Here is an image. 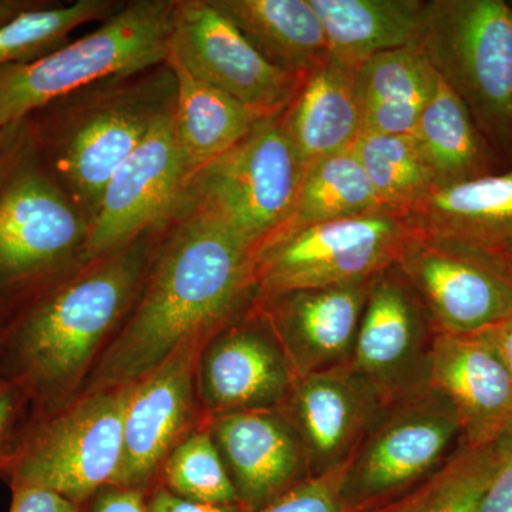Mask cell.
Instances as JSON below:
<instances>
[{
    "instance_id": "8992f818",
    "label": "cell",
    "mask_w": 512,
    "mask_h": 512,
    "mask_svg": "<svg viewBox=\"0 0 512 512\" xmlns=\"http://www.w3.org/2000/svg\"><path fill=\"white\" fill-rule=\"evenodd\" d=\"M303 173L282 113L266 117L237 146L192 175L181 210L207 212L259 252L288 221Z\"/></svg>"
},
{
    "instance_id": "4dcf8cb0",
    "label": "cell",
    "mask_w": 512,
    "mask_h": 512,
    "mask_svg": "<svg viewBox=\"0 0 512 512\" xmlns=\"http://www.w3.org/2000/svg\"><path fill=\"white\" fill-rule=\"evenodd\" d=\"M111 0H77L56 8L28 9L0 28V67L25 63L59 49L74 29L113 15Z\"/></svg>"
},
{
    "instance_id": "74e56055",
    "label": "cell",
    "mask_w": 512,
    "mask_h": 512,
    "mask_svg": "<svg viewBox=\"0 0 512 512\" xmlns=\"http://www.w3.org/2000/svg\"><path fill=\"white\" fill-rule=\"evenodd\" d=\"M483 333L497 349L512 377V315Z\"/></svg>"
},
{
    "instance_id": "836d02e7",
    "label": "cell",
    "mask_w": 512,
    "mask_h": 512,
    "mask_svg": "<svg viewBox=\"0 0 512 512\" xmlns=\"http://www.w3.org/2000/svg\"><path fill=\"white\" fill-rule=\"evenodd\" d=\"M493 446L494 473L480 512H512V421Z\"/></svg>"
},
{
    "instance_id": "4fadbf2b",
    "label": "cell",
    "mask_w": 512,
    "mask_h": 512,
    "mask_svg": "<svg viewBox=\"0 0 512 512\" xmlns=\"http://www.w3.org/2000/svg\"><path fill=\"white\" fill-rule=\"evenodd\" d=\"M436 333L477 335L512 315V281L503 266L414 237L397 262Z\"/></svg>"
},
{
    "instance_id": "603a6c76",
    "label": "cell",
    "mask_w": 512,
    "mask_h": 512,
    "mask_svg": "<svg viewBox=\"0 0 512 512\" xmlns=\"http://www.w3.org/2000/svg\"><path fill=\"white\" fill-rule=\"evenodd\" d=\"M245 39L278 69L305 77L330 57L311 0H211Z\"/></svg>"
},
{
    "instance_id": "9c48e42d",
    "label": "cell",
    "mask_w": 512,
    "mask_h": 512,
    "mask_svg": "<svg viewBox=\"0 0 512 512\" xmlns=\"http://www.w3.org/2000/svg\"><path fill=\"white\" fill-rule=\"evenodd\" d=\"M457 440L460 420L439 390L427 386L393 404L350 460L343 485L349 512L426 480Z\"/></svg>"
},
{
    "instance_id": "d4e9b609",
    "label": "cell",
    "mask_w": 512,
    "mask_h": 512,
    "mask_svg": "<svg viewBox=\"0 0 512 512\" xmlns=\"http://www.w3.org/2000/svg\"><path fill=\"white\" fill-rule=\"evenodd\" d=\"M412 137L437 187L468 183L507 170L476 121L439 77Z\"/></svg>"
},
{
    "instance_id": "e0dca14e",
    "label": "cell",
    "mask_w": 512,
    "mask_h": 512,
    "mask_svg": "<svg viewBox=\"0 0 512 512\" xmlns=\"http://www.w3.org/2000/svg\"><path fill=\"white\" fill-rule=\"evenodd\" d=\"M414 237L503 266L512 256V165L448 187H437L403 212Z\"/></svg>"
},
{
    "instance_id": "ba28073f",
    "label": "cell",
    "mask_w": 512,
    "mask_h": 512,
    "mask_svg": "<svg viewBox=\"0 0 512 512\" xmlns=\"http://www.w3.org/2000/svg\"><path fill=\"white\" fill-rule=\"evenodd\" d=\"M133 384L101 389L50 421L13 467V485L52 491L76 504L116 484Z\"/></svg>"
},
{
    "instance_id": "5bb4252c",
    "label": "cell",
    "mask_w": 512,
    "mask_h": 512,
    "mask_svg": "<svg viewBox=\"0 0 512 512\" xmlns=\"http://www.w3.org/2000/svg\"><path fill=\"white\" fill-rule=\"evenodd\" d=\"M289 394L311 477L348 463L393 406L350 362L296 377Z\"/></svg>"
},
{
    "instance_id": "52a82bcc",
    "label": "cell",
    "mask_w": 512,
    "mask_h": 512,
    "mask_svg": "<svg viewBox=\"0 0 512 512\" xmlns=\"http://www.w3.org/2000/svg\"><path fill=\"white\" fill-rule=\"evenodd\" d=\"M410 237L403 215L389 211L299 229L256 255L258 296L372 281L397 265Z\"/></svg>"
},
{
    "instance_id": "d6986e66",
    "label": "cell",
    "mask_w": 512,
    "mask_h": 512,
    "mask_svg": "<svg viewBox=\"0 0 512 512\" xmlns=\"http://www.w3.org/2000/svg\"><path fill=\"white\" fill-rule=\"evenodd\" d=\"M212 433L237 490L238 504L248 510H261L309 478L295 427L272 409L217 414Z\"/></svg>"
},
{
    "instance_id": "4316f807",
    "label": "cell",
    "mask_w": 512,
    "mask_h": 512,
    "mask_svg": "<svg viewBox=\"0 0 512 512\" xmlns=\"http://www.w3.org/2000/svg\"><path fill=\"white\" fill-rule=\"evenodd\" d=\"M330 55L357 67L380 53L419 46L424 0H311Z\"/></svg>"
},
{
    "instance_id": "ffe728a7",
    "label": "cell",
    "mask_w": 512,
    "mask_h": 512,
    "mask_svg": "<svg viewBox=\"0 0 512 512\" xmlns=\"http://www.w3.org/2000/svg\"><path fill=\"white\" fill-rule=\"evenodd\" d=\"M295 379L264 316L225 332L202 359V396L218 414L272 409L291 393Z\"/></svg>"
},
{
    "instance_id": "8d00e7d4",
    "label": "cell",
    "mask_w": 512,
    "mask_h": 512,
    "mask_svg": "<svg viewBox=\"0 0 512 512\" xmlns=\"http://www.w3.org/2000/svg\"><path fill=\"white\" fill-rule=\"evenodd\" d=\"M94 512H147V508L138 491L119 490L103 495Z\"/></svg>"
},
{
    "instance_id": "e575fe53",
    "label": "cell",
    "mask_w": 512,
    "mask_h": 512,
    "mask_svg": "<svg viewBox=\"0 0 512 512\" xmlns=\"http://www.w3.org/2000/svg\"><path fill=\"white\" fill-rule=\"evenodd\" d=\"M10 512H77L76 504L52 491L15 487Z\"/></svg>"
},
{
    "instance_id": "30bf717a",
    "label": "cell",
    "mask_w": 512,
    "mask_h": 512,
    "mask_svg": "<svg viewBox=\"0 0 512 512\" xmlns=\"http://www.w3.org/2000/svg\"><path fill=\"white\" fill-rule=\"evenodd\" d=\"M190 180L175 136L173 107L104 188L89 224L84 258L100 259L147 237L181 211Z\"/></svg>"
},
{
    "instance_id": "83f0119b",
    "label": "cell",
    "mask_w": 512,
    "mask_h": 512,
    "mask_svg": "<svg viewBox=\"0 0 512 512\" xmlns=\"http://www.w3.org/2000/svg\"><path fill=\"white\" fill-rule=\"evenodd\" d=\"M386 211L393 212L373 190L350 148L305 168L291 215L271 241L322 222Z\"/></svg>"
},
{
    "instance_id": "277c9868",
    "label": "cell",
    "mask_w": 512,
    "mask_h": 512,
    "mask_svg": "<svg viewBox=\"0 0 512 512\" xmlns=\"http://www.w3.org/2000/svg\"><path fill=\"white\" fill-rule=\"evenodd\" d=\"M72 106L59 128L55 168L87 224L101 195L151 128L174 107L170 67L117 77L70 94Z\"/></svg>"
},
{
    "instance_id": "7402d4cb",
    "label": "cell",
    "mask_w": 512,
    "mask_h": 512,
    "mask_svg": "<svg viewBox=\"0 0 512 512\" xmlns=\"http://www.w3.org/2000/svg\"><path fill=\"white\" fill-rule=\"evenodd\" d=\"M355 70L330 55L322 66L303 77L282 113L286 136L305 168L350 150L362 133Z\"/></svg>"
},
{
    "instance_id": "60d3db41",
    "label": "cell",
    "mask_w": 512,
    "mask_h": 512,
    "mask_svg": "<svg viewBox=\"0 0 512 512\" xmlns=\"http://www.w3.org/2000/svg\"><path fill=\"white\" fill-rule=\"evenodd\" d=\"M503 268L504 271L507 272V275L510 276L512 281V256H510L508 259H505L503 262Z\"/></svg>"
},
{
    "instance_id": "f546056e",
    "label": "cell",
    "mask_w": 512,
    "mask_h": 512,
    "mask_svg": "<svg viewBox=\"0 0 512 512\" xmlns=\"http://www.w3.org/2000/svg\"><path fill=\"white\" fill-rule=\"evenodd\" d=\"M493 473V443H461L439 470L383 512H480Z\"/></svg>"
},
{
    "instance_id": "5b68a950",
    "label": "cell",
    "mask_w": 512,
    "mask_h": 512,
    "mask_svg": "<svg viewBox=\"0 0 512 512\" xmlns=\"http://www.w3.org/2000/svg\"><path fill=\"white\" fill-rule=\"evenodd\" d=\"M147 237L97 259L30 313L18 336L20 362L36 383L67 387L83 375L119 322L147 264Z\"/></svg>"
},
{
    "instance_id": "2e32d148",
    "label": "cell",
    "mask_w": 512,
    "mask_h": 512,
    "mask_svg": "<svg viewBox=\"0 0 512 512\" xmlns=\"http://www.w3.org/2000/svg\"><path fill=\"white\" fill-rule=\"evenodd\" d=\"M372 281L258 296L296 377L350 362Z\"/></svg>"
},
{
    "instance_id": "f1b7e54d",
    "label": "cell",
    "mask_w": 512,
    "mask_h": 512,
    "mask_svg": "<svg viewBox=\"0 0 512 512\" xmlns=\"http://www.w3.org/2000/svg\"><path fill=\"white\" fill-rule=\"evenodd\" d=\"M352 151L390 211L403 214L436 188L412 134L362 131Z\"/></svg>"
},
{
    "instance_id": "3957f363",
    "label": "cell",
    "mask_w": 512,
    "mask_h": 512,
    "mask_svg": "<svg viewBox=\"0 0 512 512\" xmlns=\"http://www.w3.org/2000/svg\"><path fill=\"white\" fill-rule=\"evenodd\" d=\"M419 47L466 104L505 168L512 165V3L429 0Z\"/></svg>"
},
{
    "instance_id": "8fae6325",
    "label": "cell",
    "mask_w": 512,
    "mask_h": 512,
    "mask_svg": "<svg viewBox=\"0 0 512 512\" xmlns=\"http://www.w3.org/2000/svg\"><path fill=\"white\" fill-rule=\"evenodd\" d=\"M167 60L264 117L284 113L303 79L259 55L211 0H175Z\"/></svg>"
},
{
    "instance_id": "ac0fdd59",
    "label": "cell",
    "mask_w": 512,
    "mask_h": 512,
    "mask_svg": "<svg viewBox=\"0 0 512 512\" xmlns=\"http://www.w3.org/2000/svg\"><path fill=\"white\" fill-rule=\"evenodd\" d=\"M429 386L453 404L467 446L494 443L512 421V377L484 333H434Z\"/></svg>"
},
{
    "instance_id": "6da1fadb",
    "label": "cell",
    "mask_w": 512,
    "mask_h": 512,
    "mask_svg": "<svg viewBox=\"0 0 512 512\" xmlns=\"http://www.w3.org/2000/svg\"><path fill=\"white\" fill-rule=\"evenodd\" d=\"M178 215L136 311L97 369L101 389L138 382L258 296V252L207 212L185 207Z\"/></svg>"
},
{
    "instance_id": "ab89813d",
    "label": "cell",
    "mask_w": 512,
    "mask_h": 512,
    "mask_svg": "<svg viewBox=\"0 0 512 512\" xmlns=\"http://www.w3.org/2000/svg\"><path fill=\"white\" fill-rule=\"evenodd\" d=\"M28 9L25 3L16 0H0V28Z\"/></svg>"
},
{
    "instance_id": "f35d334b",
    "label": "cell",
    "mask_w": 512,
    "mask_h": 512,
    "mask_svg": "<svg viewBox=\"0 0 512 512\" xmlns=\"http://www.w3.org/2000/svg\"><path fill=\"white\" fill-rule=\"evenodd\" d=\"M16 399L8 384L0 383V450L8 436L13 417H15Z\"/></svg>"
},
{
    "instance_id": "7a4b0ae2",
    "label": "cell",
    "mask_w": 512,
    "mask_h": 512,
    "mask_svg": "<svg viewBox=\"0 0 512 512\" xmlns=\"http://www.w3.org/2000/svg\"><path fill=\"white\" fill-rule=\"evenodd\" d=\"M174 5L133 0L94 32L39 59L0 67V127L86 87L165 64Z\"/></svg>"
},
{
    "instance_id": "7c38bea8",
    "label": "cell",
    "mask_w": 512,
    "mask_h": 512,
    "mask_svg": "<svg viewBox=\"0 0 512 512\" xmlns=\"http://www.w3.org/2000/svg\"><path fill=\"white\" fill-rule=\"evenodd\" d=\"M434 329L406 276L394 265L370 284L350 365L397 403L429 386Z\"/></svg>"
},
{
    "instance_id": "d6a6232c",
    "label": "cell",
    "mask_w": 512,
    "mask_h": 512,
    "mask_svg": "<svg viewBox=\"0 0 512 512\" xmlns=\"http://www.w3.org/2000/svg\"><path fill=\"white\" fill-rule=\"evenodd\" d=\"M350 460L328 473L306 478L255 512H349L343 485Z\"/></svg>"
},
{
    "instance_id": "484cf974",
    "label": "cell",
    "mask_w": 512,
    "mask_h": 512,
    "mask_svg": "<svg viewBox=\"0 0 512 512\" xmlns=\"http://www.w3.org/2000/svg\"><path fill=\"white\" fill-rule=\"evenodd\" d=\"M165 63L175 80V136L192 178L237 146L266 117L217 87L201 82L180 64L171 60Z\"/></svg>"
},
{
    "instance_id": "d590c367",
    "label": "cell",
    "mask_w": 512,
    "mask_h": 512,
    "mask_svg": "<svg viewBox=\"0 0 512 512\" xmlns=\"http://www.w3.org/2000/svg\"><path fill=\"white\" fill-rule=\"evenodd\" d=\"M237 504L234 505H215L198 503V501L188 500L168 493V491H158L148 505L147 512H239Z\"/></svg>"
},
{
    "instance_id": "9a60e30c",
    "label": "cell",
    "mask_w": 512,
    "mask_h": 512,
    "mask_svg": "<svg viewBox=\"0 0 512 512\" xmlns=\"http://www.w3.org/2000/svg\"><path fill=\"white\" fill-rule=\"evenodd\" d=\"M89 224L69 195L36 168H23L0 192V279L46 271L83 249Z\"/></svg>"
},
{
    "instance_id": "44dd1931",
    "label": "cell",
    "mask_w": 512,
    "mask_h": 512,
    "mask_svg": "<svg viewBox=\"0 0 512 512\" xmlns=\"http://www.w3.org/2000/svg\"><path fill=\"white\" fill-rule=\"evenodd\" d=\"M195 348L197 343L183 346L133 383L116 484H143L180 437L191 410Z\"/></svg>"
},
{
    "instance_id": "1f68e13d",
    "label": "cell",
    "mask_w": 512,
    "mask_h": 512,
    "mask_svg": "<svg viewBox=\"0 0 512 512\" xmlns=\"http://www.w3.org/2000/svg\"><path fill=\"white\" fill-rule=\"evenodd\" d=\"M168 484L198 503L238 505V494L210 433H197L178 444L165 467Z\"/></svg>"
},
{
    "instance_id": "cb8c5ba5",
    "label": "cell",
    "mask_w": 512,
    "mask_h": 512,
    "mask_svg": "<svg viewBox=\"0 0 512 512\" xmlns=\"http://www.w3.org/2000/svg\"><path fill=\"white\" fill-rule=\"evenodd\" d=\"M437 84L439 76L419 46L390 50L360 63L355 87L362 131L412 134Z\"/></svg>"
}]
</instances>
